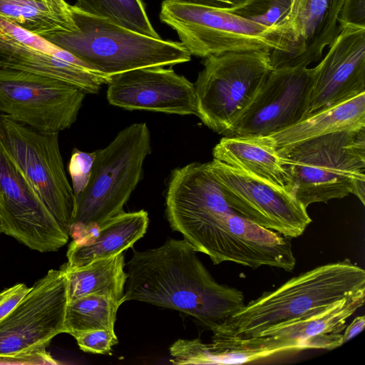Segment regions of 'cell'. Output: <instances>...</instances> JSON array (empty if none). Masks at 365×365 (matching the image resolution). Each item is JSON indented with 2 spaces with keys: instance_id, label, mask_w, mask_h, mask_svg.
I'll list each match as a JSON object with an SVG mask.
<instances>
[{
  "instance_id": "cell-1",
  "label": "cell",
  "mask_w": 365,
  "mask_h": 365,
  "mask_svg": "<svg viewBox=\"0 0 365 365\" xmlns=\"http://www.w3.org/2000/svg\"><path fill=\"white\" fill-rule=\"evenodd\" d=\"M185 239L134 250L127 266L124 301H138L192 316L210 330L245 304L243 293L219 284Z\"/></svg>"
},
{
  "instance_id": "cell-2",
  "label": "cell",
  "mask_w": 365,
  "mask_h": 365,
  "mask_svg": "<svg viewBox=\"0 0 365 365\" xmlns=\"http://www.w3.org/2000/svg\"><path fill=\"white\" fill-rule=\"evenodd\" d=\"M365 287V271L345 259L294 277L264 292L211 329L215 337L248 339L312 316Z\"/></svg>"
},
{
  "instance_id": "cell-3",
  "label": "cell",
  "mask_w": 365,
  "mask_h": 365,
  "mask_svg": "<svg viewBox=\"0 0 365 365\" xmlns=\"http://www.w3.org/2000/svg\"><path fill=\"white\" fill-rule=\"evenodd\" d=\"M292 194L306 207L350 194L365 204V125L277 148Z\"/></svg>"
},
{
  "instance_id": "cell-4",
  "label": "cell",
  "mask_w": 365,
  "mask_h": 365,
  "mask_svg": "<svg viewBox=\"0 0 365 365\" xmlns=\"http://www.w3.org/2000/svg\"><path fill=\"white\" fill-rule=\"evenodd\" d=\"M76 30L43 36L108 76L150 66L186 63L191 55L178 41L145 36L71 5Z\"/></svg>"
},
{
  "instance_id": "cell-5",
  "label": "cell",
  "mask_w": 365,
  "mask_h": 365,
  "mask_svg": "<svg viewBox=\"0 0 365 365\" xmlns=\"http://www.w3.org/2000/svg\"><path fill=\"white\" fill-rule=\"evenodd\" d=\"M150 142L147 124L135 123L120 131L106 148L96 151L89 182L76 197L68 230L73 240L88 235L123 212L151 152Z\"/></svg>"
},
{
  "instance_id": "cell-6",
  "label": "cell",
  "mask_w": 365,
  "mask_h": 365,
  "mask_svg": "<svg viewBox=\"0 0 365 365\" xmlns=\"http://www.w3.org/2000/svg\"><path fill=\"white\" fill-rule=\"evenodd\" d=\"M202 64L194 84L197 116L217 133L232 135L273 70L270 51L227 52Z\"/></svg>"
},
{
  "instance_id": "cell-7",
  "label": "cell",
  "mask_w": 365,
  "mask_h": 365,
  "mask_svg": "<svg viewBox=\"0 0 365 365\" xmlns=\"http://www.w3.org/2000/svg\"><path fill=\"white\" fill-rule=\"evenodd\" d=\"M160 21L175 30L190 55L200 58L227 52L285 50L282 28L268 27L230 11L187 0H163Z\"/></svg>"
},
{
  "instance_id": "cell-8",
  "label": "cell",
  "mask_w": 365,
  "mask_h": 365,
  "mask_svg": "<svg viewBox=\"0 0 365 365\" xmlns=\"http://www.w3.org/2000/svg\"><path fill=\"white\" fill-rule=\"evenodd\" d=\"M67 277L61 268L50 269L0 321V356L23 357L31 364H57L47 351L63 333L68 304Z\"/></svg>"
},
{
  "instance_id": "cell-9",
  "label": "cell",
  "mask_w": 365,
  "mask_h": 365,
  "mask_svg": "<svg viewBox=\"0 0 365 365\" xmlns=\"http://www.w3.org/2000/svg\"><path fill=\"white\" fill-rule=\"evenodd\" d=\"M0 143L68 233L76 200L64 170L58 133L40 132L0 114Z\"/></svg>"
},
{
  "instance_id": "cell-10",
  "label": "cell",
  "mask_w": 365,
  "mask_h": 365,
  "mask_svg": "<svg viewBox=\"0 0 365 365\" xmlns=\"http://www.w3.org/2000/svg\"><path fill=\"white\" fill-rule=\"evenodd\" d=\"M86 93L48 76L0 68V114L43 133H59L76 120Z\"/></svg>"
},
{
  "instance_id": "cell-11",
  "label": "cell",
  "mask_w": 365,
  "mask_h": 365,
  "mask_svg": "<svg viewBox=\"0 0 365 365\" xmlns=\"http://www.w3.org/2000/svg\"><path fill=\"white\" fill-rule=\"evenodd\" d=\"M207 166L230 207L245 218L288 238L302 235L312 222L292 194L215 159Z\"/></svg>"
},
{
  "instance_id": "cell-12",
  "label": "cell",
  "mask_w": 365,
  "mask_h": 365,
  "mask_svg": "<svg viewBox=\"0 0 365 365\" xmlns=\"http://www.w3.org/2000/svg\"><path fill=\"white\" fill-rule=\"evenodd\" d=\"M1 233L40 252H56L69 238L0 143Z\"/></svg>"
},
{
  "instance_id": "cell-13",
  "label": "cell",
  "mask_w": 365,
  "mask_h": 365,
  "mask_svg": "<svg viewBox=\"0 0 365 365\" xmlns=\"http://www.w3.org/2000/svg\"><path fill=\"white\" fill-rule=\"evenodd\" d=\"M0 68L30 72L97 93L111 76L101 73L43 36L0 16Z\"/></svg>"
},
{
  "instance_id": "cell-14",
  "label": "cell",
  "mask_w": 365,
  "mask_h": 365,
  "mask_svg": "<svg viewBox=\"0 0 365 365\" xmlns=\"http://www.w3.org/2000/svg\"><path fill=\"white\" fill-rule=\"evenodd\" d=\"M313 69H273L257 97L237 122L232 135L267 136L307 115Z\"/></svg>"
},
{
  "instance_id": "cell-15",
  "label": "cell",
  "mask_w": 365,
  "mask_h": 365,
  "mask_svg": "<svg viewBox=\"0 0 365 365\" xmlns=\"http://www.w3.org/2000/svg\"><path fill=\"white\" fill-rule=\"evenodd\" d=\"M107 89L110 104L140 110L197 115L195 85L164 66L128 71L111 76Z\"/></svg>"
},
{
  "instance_id": "cell-16",
  "label": "cell",
  "mask_w": 365,
  "mask_h": 365,
  "mask_svg": "<svg viewBox=\"0 0 365 365\" xmlns=\"http://www.w3.org/2000/svg\"><path fill=\"white\" fill-rule=\"evenodd\" d=\"M346 0H291L282 25L285 50L270 56L273 69L307 68L319 61L340 29L338 17Z\"/></svg>"
},
{
  "instance_id": "cell-17",
  "label": "cell",
  "mask_w": 365,
  "mask_h": 365,
  "mask_svg": "<svg viewBox=\"0 0 365 365\" xmlns=\"http://www.w3.org/2000/svg\"><path fill=\"white\" fill-rule=\"evenodd\" d=\"M314 68L307 115L365 93V26L346 25Z\"/></svg>"
},
{
  "instance_id": "cell-18",
  "label": "cell",
  "mask_w": 365,
  "mask_h": 365,
  "mask_svg": "<svg viewBox=\"0 0 365 365\" xmlns=\"http://www.w3.org/2000/svg\"><path fill=\"white\" fill-rule=\"evenodd\" d=\"M364 301L363 287L321 312L274 328L262 336L288 341L300 350L334 349L343 344L342 331L346 321Z\"/></svg>"
},
{
  "instance_id": "cell-19",
  "label": "cell",
  "mask_w": 365,
  "mask_h": 365,
  "mask_svg": "<svg viewBox=\"0 0 365 365\" xmlns=\"http://www.w3.org/2000/svg\"><path fill=\"white\" fill-rule=\"evenodd\" d=\"M148 222V212L143 210L123 211L88 235L73 240L64 264L70 268L81 267L96 259L123 252L144 236Z\"/></svg>"
},
{
  "instance_id": "cell-20",
  "label": "cell",
  "mask_w": 365,
  "mask_h": 365,
  "mask_svg": "<svg viewBox=\"0 0 365 365\" xmlns=\"http://www.w3.org/2000/svg\"><path fill=\"white\" fill-rule=\"evenodd\" d=\"M212 155L213 159L292 194L277 148L267 136H225L213 148Z\"/></svg>"
},
{
  "instance_id": "cell-21",
  "label": "cell",
  "mask_w": 365,
  "mask_h": 365,
  "mask_svg": "<svg viewBox=\"0 0 365 365\" xmlns=\"http://www.w3.org/2000/svg\"><path fill=\"white\" fill-rule=\"evenodd\" d=\"M365 125V93L307 115L267 137L277 148Z\"/></svg>"
},
{
  "instance_id": "cell-22",
  "label": "cell",
  "mask_w": 365,
  "mask_h": 365,
  "mask_svg": "<svg viewBox=\"0 0 365 365\" xmlns=\"http://www.w3.org/2000/svg\"><path fill=\"white\" fill-rule=\"evenodd\" d=\"M123 252L96 259L89 264L76 268H70L64 264L61 269L67 277L68 302L78 298L98 294L123 300L127 273Z\"/></svg>"
},
{
  "instance_id": "cell-23",
  "label": "cell",
  "mask_w": 365,
  "mask_h": 365,
  "mask_svg": "<svg viewBox=\"0 0 365 365\" xmlns=\"http://www.w3.org/2000/svg\"><path fill=\"white\" fill-rule=\"evenodd\" d=\"M0 16L43 37L76 30L73 18L53 11L38 0H0Z\"/></svg>"
},
{
  "instance_id": "cell-24",
  "label": "cell",
  "mask_w": 365,
  "mask_h": 365,
  "mask_svg": "<svg viewBox=\"0 0 365 365\" xmlns=\"http://www.w3.org/2000/svg\"><path fill=\"white\" fill-rule=\"evenodd\" d=\"M123 300L90 294L67 304L63 333L71 336L96 329L114 330L116 314Z\"/></svg>"
},
{
  "instance_id": "cell-25",
  "label": "cell",
  "mask_w": 365,
  "mask_h": 365,
  "mask_svg": "<svg viewBox=\"0 0 365 365\" xmlns=\"http://www.w3.org/2000/svg\"><path fill=\"white\" fill-rule=\"evenodd\" d=\"M74 6L139 34L160 38L148 19L143 0H76Z\"/></svg>"
},
{
  "instance_id": "cell-26",
  "label": "cell",
  "mask_w": 365,
  "mask_h": 365,
  "mask_svg": "<svg viewBox=\"0 0 365 365\" xmlns=\"http://www.w3.org/2000/svg\"><path fill=\"white\" fill-rule=\"evenodd\" d=\"M291 0H247L227 10L268 27H281L290 9Z\"/></svg>"
},
{
  "instance_id": "cell-27",
  "label": "cell",
  "mask_w": 365,
  "mask_h": 365,
  "mask_svg": "<svg viewBox=\"0 0 365 365\" xmlns=\"http://www.w3.org/2000/svg\"><path fill=\"white\" fill-rule=\"evenodd\" d=\"M96 156V151L88 153L75 148L72 152L68 171L76 197L85 190L89 182Z\"/></svg>"
},
{
  "instance_id": "cell-28",
  "label": "cell",
  "mask_w": 365,
  "mask_h": 365,
  "mask_svg": "<svg viewBox=\"0 0 365 365\" xmlns=\"http://www.w3.org/2000/svg\"><path fill=\"white\" fill-rule=\"evenodd\" d=\"M80 349L96 354H108L118 344L114 330L96 329L80 332L73 336Z\"/></svg>"
},
{
  "instance_id": "cell-29",
  "label": "cell",
  "mask_w": 365,
  "mask_h": 365,
  "mask_svg": "<svg viewBox=\"0 0 365 365\" xmlns=\"http://www.w3.org/2000/svg\"><path fill=\"white\" fill-rule=\"evenodd\" d=\"M338 24L339 27L365 26V0H346L338 17Z\"/></svg>"
},
{
  "instance_id": "cell-30",
  "label": "cell",
  "mask_w": 365,
  "mask_h": 365,
  "mask_svg": "<svg viewBox=\"0 0 365 365\" xmlns=\"http://www.w3.org/2000/svg\"><path fill=\"white\" fill-rule=\"evenodd\" d=\"M24 283H18L0 292V321L7 316L31 290Z\"/></svg>"
},
{
  "instance_id": "cell-31",
  "label": "cell",
  "mask_w": 365,
  "mask_h": 365,
  "mask_svg": "<svg viewBox=\"0 0 365 365\" xmlns=\"http://www.w3.org/2000/svg\"><path fill=\"white\" fill-rule=\"evenodd\" d=\"M189 1L223 10H232L247 0H187Z\"/></svg>"
},
{
  "instance_id": "cell-32",
  "label": "cell",
  "mask_w": 365,
  "mask_h": 365,
  "mask_svg": "<svg viewBox=\"0 0 365 365\" xmlns=\"http://www.w3.org/2000/svg\"><path fill=\"white\" fill-rule=\"evenodd\" d=\"M365 326V316L356 317L349 326H346L342 334L343 344L362 331Z\"/></svg>"
},
{
  "instance_id": "cell-33",
  "label": "cell",
  "mask_w": 365,
  "mask_h": 365,
  "mask_svg": "<svg viewBox=\"0 0 365 365\" xmlns=\"http://www.w3.org/2000/svg\"><path fill=\"white\" fill-rule=\"evenodd\" d=\"M38 1H42V2L45 3V4H46L48 7H49V6H48V4H47L46 0H38ZM53 11H54V10H53ZM69 18H70V17H69Z\"/></svg>"
},
{
  "instance_id": "cell-34",
  "label": "cell",
  "mask_w": 365,
  "mask_h": 365,
  "mask_svg": "<svg viewBox=\"0 0 365 365\" xmlns=\"http://www.w3.org/2000/svg\"><path fill=\"white\" fill-rule=\"evenodd\" d=\"M0 233H1V221H0Z\"/></svg>"
}]
</instances>
